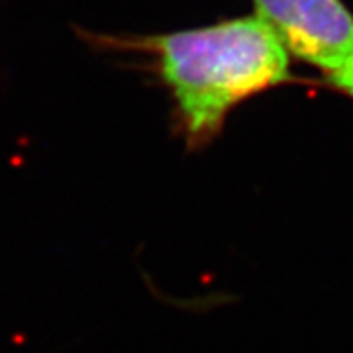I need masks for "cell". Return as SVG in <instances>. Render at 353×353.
<instances>
[{
    "instance_id": "6da1fadb",
    "label": "cell",
    "mask_w": 353,
    "mask_h": 353,
    "mask_svg": "<svg viewBox=\"0 0 353 353\" xmlns=\"http://www.w3.org/2000/svg\"><path fill=\"white\" fill-rule=\"evenodd\" d=\"M112 43L153 55L190 145L214 138L234 106L290 75L289 50L257 16Z\"/></svg>"
},
{
    "instance_id": "7a4b0ae2",
    "label": "cell",
    "mask_w": 353,
    "mask_h": 353,
    "mask_svg": "<svg viewBox=\"0 0 353 353\" xmlns=\"http://www.w3.org/2000/svg\"><path fill=\"white\" fill-rule=\"evenodd\" d=\"M289 53L324 73L353 57V14L341 0H253Z\"/></svg>"
},
{
    "instance_id": "3957f363",
    "label": "cell",
    "mask_w": 353,
    "mask_h": 353,
    "mask_svg": "<svg viewBox=\"0 0 353 353\" xmlns=\"http://www.w3.org/2000/svg\"><path fill=\"white\" fill-rule=\"evenodd\" d=\"M326 75H328V81L334 87L353 97V57L350 61H345L341 67H338V69L326 73Z\"/></svg>"
}]
</instances>
